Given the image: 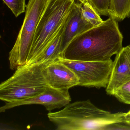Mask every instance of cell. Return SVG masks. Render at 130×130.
<instances>
[{"mask_svg": "<svg viewBox=\"0 0 130 130\" xmlns=\"http://www.w3.org/2000/svg\"><path fill=\"white\" fill-rule=\"evenodd\" d=\"M70 68L79 80L78 86L87 87L106 88L112 69V60L105 61L71 60L59 58Z\"/></svg>", "mask_w": 130, "mask_h": 130, "instance_id": "cell-5", "label": "cell"}, {"mask_svg": "<svg viewBox=\"0 0 130 130\" xmlns=\"http://www.w3.org/2000/svg\"><path fill=\"white\" fill-rule=\"evenodd\" d=\"M100 15L109 16L111 0H88Z\"/></svg>", "mask_w": 130, "mask_h": 130, "instance_id": "cell-13", "label": "cell"}, {"mask_svg": "<svg viewBox=\"0 0 130 130\" xmlns=\"http://www.w3.org/2000/svg\"><path fill=\"white\" fill-rule=\"evenodd\" d=\"M43 72L48 86L54 89L69 90L79 85V79L76 74L59 58L47 63Z\"/></svg>", "mask_w": 130, "mask_h": 130, "instance_id": "cell-7", "label": "cell"}, {"mask_svg": "<svg viewBox=\"0 0 130 130\" xmlns=\"http://www.w3.org/2000/svg\"><path fill=\"white\" fill-rule=\"evenodd\" d=\"M78 1L82 4L88 1V0H78Z\"/></svg>", "mask_w": 130, "mask_h": 130, "instance_id": "cell-17", "label": "cell"}, {"mask_svg": "<svg viewBox=\"0 0 130 130\" xmlns=\"http://www.w3.org/2000/svg\"><path fill=\"white\" fill-rule=\"evenodd\" d=\"M68 18L55 38L32 64L51 62L58 60L61 57L62 36Z\"/></svg>", "mask_w": 130, "mask_h": 130, "instance_id": "cell-10", "label": "cell"}, {"mask_svg": "<svg viewBox=\"0 0 130 130\" xmlns=\"http://www.w3.org/2000/svg\"><path fill=\"white\" fill-rule=\"evenodd\" d=\"M113 95L121 102L130 105V80L119 88Z\"/></svg>", "mask_w": 130, "mask_h": 130, "instance_id": "cell-15", "label": "cell"}, {"mask_svg": "<svg viewBox=\"0 0 130 130\" xmlns=\"http://www.w3.org/2000/svg\"><path fill=\"white\" fill-rule=\"evenodd\" d=\"M130 80V45L122 47L116 55L107 87L106 93L113 95L123 84Z\"/></svg>", "mask_w": 130, "mask_h": 130, "instance_id": "cell-8", "label": "cell"}, {"mask_svg": "<svg viewBox=\"0 0 130 130\" xmlns=\"http://www.w3.org/2000/svg\"><path fill=\"white\" fill-rule=\"evenodd\" d=\"M71 101L69 90H61L48 86L42 93L31 98L19 101L6 102L0 108L1 112L17 106L38 104L44 106L50 112L57 108L64 107Z\"/></svg>", "mask_w": 130, "mask_h": 130, "instance_id": "cell-6", "label": "cell"}, {"mask_svg": "<svg viewBox=\"0 0 130 130\" xmlns=\"http://www.w3.org/2000/svg\"><path fill=\"white\" fill-rule=\"evenodd\" d=\"M82 4L75 2L69 13L62 36L61 55L74 39L93 27L83 16Z\"/></svg>", "mask_w": 130, "mask_h": 130, "instance_id": "cell-9", "label": "cell"}, {"mask_svg": "<svg viewBox=\"0 0 130 130\" xmlns=\"http://www.w3.org/2000/svg\"><path fill=\"white\" fill-rule=\"evenodd\" d=\"M109 17L121 22L130 17V0H111Z\"/></svg>", "mask_w": 130, "mask_h": 130, "instance_id": "cell-11", "label": "cell"}, {"mask_svg": "<svg viewBox=\"0 0 130 130\" xmlns=\"http://www.w3.org/2000/svg\"><path fill=\"white\" fill-rule=\"evenodd\" d=\"M48 62L18 67L13 75L0 85V100L6 102L19 101L43 92L48 86L43 69Z\"/></svg>", "mask_w": 130, "mask_h": 130, "instance_id": "cell-2", "label": "cell"}, {"mask_svg": "<svg viewBox=\"0 0 130 130\" xmlns=\"http://www.w3.org/2000/svg\"><path fill=\"white\" fill-rule=\"evenodd\" d=\"M125 123L130 124V111H128V112H125Z\"/></svg>", "mask_w": 130, "mask_h": 130, "instance_id": "cell-16", "label": "cell"}, {"mask_svg": "<svg viewBox=\"0 0 130 130\" xmlns=\"http://www.w3.org/2000/svg\"><path fill=\"white\" fill-rule=\"evenodd\" d=\"M81 10L84 17L93 27L99 25L104 22L101 15L88 1L82 4Z\"/></svg>", "mask_w": 130, "mask_h": 130, "instance_id": "cell-12", "label": "cell"}, {"mask_svg": "<svg viewBox=\"0 0 130 130\" xmlns=\"http://www.w3.org/2000/svg\"><path fill=\"white\" fill-rule=\"evenodd\" d=\"M116 20L109 17L74 39L61 57L71 60L105 61L119 52L123 36Z\"/></svg>", "mask_w": 130, "mask_h": 130, "instance_id": "cell-1", "label": "cell"}, {"mask_svg": "<svg viewBox=\"0 0 130 130\" xmlns=\"http://www.w3.org/2000/svg\"><path fill=\"white\" fill-rule=\"evenodd\" d=\"M75 3V0H48L36 28L26 64L33 63L55 38Z\"/></svg>", "mask_w": 130, "mask_h": 130, "instance_id": "cell-3", "label": "cell"}, {"mask_svg": "<svg viewBox=\"0 0 130 130\" xmlns=\"http://www.w3.org/2000/svg\"><path fill=\"white\" fill-rule=\"evenodd\" d=\"M16 17L26 12L25 0H3Z\"/></svg>", "mask_w": 130, "mask_h": 130, "instance_id": "cell-14", "label": "cell"}, {"mask_svg": "<svg viewBox=\"0 0 130 130\" xmlns=\"http://www.w3.org/2000/svg\"><path fill=\"white\" fill-rule=\"evenodd\" d=\"M47 2L48 0H29L26 5L23 24L9 53L10 68L12 70L26 64L36 28Z\"/></svg>", "mask_w": 130, "mask_h": 130, "instance_id": "cell-4", "label": "cell"}]
</instances>
